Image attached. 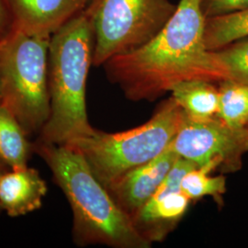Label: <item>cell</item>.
Returning <instances> with one entry per match:
<instances>
[{
    "label": "cell",
    "instance_id": "cell-1",
    "mask_svg": "<svg viewBox=\"0 0 248 248\" xmlns=\"http://www.w3.org/2000/svg\"><path fill=\"white\" fill-rule=\"evenodd\" d=\"M204 27L201 0H180L169 22L150 41L103 64L108 78L133 101L155 100L186 80L228 79L215 51L205 45Z\"/></svg>",
    "mask_w": 248,
    "mask_h": 248
},
{
    "label": "cell",
    "instance_id": "cell-2",
    "mask_svg": "<svg viewBox=\"0 0 248 248\" xmlns=\"http://www.w3.org/2000/svg\"><path fill=\"white\" fill-rule=\"evenodd\" d=\"M32 150L53 174L73 214L72 235L78 247L107 246L114 248H150L132 218L118 205L89 168L79 152L36 139Z\"/></svg>",
    "mask_w": 248,
    "mask_h": 248
},
{
    "label": "cell",
    "instance_id": "cell-3",
    "mask_svg": "<svg viewBox=\"0 0 248 248\" xmlns=\"http://www.w3.org/2000/svg\"><path fill=\"white\" fill-rule=\"evenodd\" d=\"M94 45V28L87 9L51 37L48 51L50 115L38 140L63 145L95 131L89 124L86 102Z\"/></svg>",
    "mask_w": 248,
    "mask_h": 248
},
{
    "label": "cell",
    "instance_id": "cell-4",
    "mask_svg": "<svg viewBox=\"0 0 248 248\" xmlns=\"http://www.w3.org/2000/svg\"><path fill=\"white\" fill-rule=\"evenodd\" d=\"M183 115V109L171 97L141 126L113 133L95 129L91 134L63 145L79 152L95 176L107 187L128 171L168 150Z\"/></svg>",
    "mask_w": 248,
    "mask_h": 248
},
{
    "label": "cell",
    "instance_id": "cell-5",
    "mask_svg": "<svg viewBox=\"0 0 248 248\" xmlns=\"http://www.w3.org/2000/svg\"><path fill=\"white\" fill-rule=\"evenodd\" d=\"M51 37L10 30L1 45L2 103L28 136L40 134L50 115L48 51Z\"/></svg>",
    "mask_w": 248,
    "mask_h": 248
},
{
    "label": "cell",
    "instance_id": "cell-6",
    "mask_svg": "<svg viewBox=\"0 0 248 248\" xmlns=\"http://www.w3.org/2000/svg\"><path fill=\"white\" fill-rule=\"evenodd\" d=\"M95 36L93 64L146 44L174 15L169 0H92L86 8Z\"/></svg>",
    "mask_w": 248,
    "mask_h": 248
},
{
    "label": "cell",
    "instance_id": "cell-7",
    "mask_svg": "<svg viewBox=\"0 0 248 248\" xmlns=\"http://www.w3.org/2000/svg\"><path fill=\"white\" fill-rule=\"evenodd\" d=\"M169 149L195 163L198 168L212 166L222 173L235 172L241 169L243 156L248 152V128L233 129L218 116L200 121L184 112Z\"/></svg>",
    "mask_w": 248,
    "mask_h": 248
},
{
    "label": "cell",
    "instance_id": "cell-8",
    "mask_svg": "<svg viewBox=\"0 0 248 248\" xmlns=\"http://www.w3.org/2000/svg\"><path fill=\"white\" fill-rule=\"evenodd\" d=\"M10 30L30 35L52 37L89 6V0H3Z\"/></svg>",
    "mask_w": 248,
    "mask_h": 248
},
{
    "label": "cell",
    "instance_id": "cell-9",
    "mask_svg": "<svg viewBox=\"0 0 248 248\" xmlns=\"http://www.w3.org/2000/svg\"><path fill=\"white\" fill-rule=\"evenodd\" d=\"M178 157L169 148L156 158L128 171L106 188L133 220L157 191Z\"/></svg>",
    "mask_w": 248,
    "mask_h": 248
},
{
    "label": "cell",
    "instance_id": "cell-10",
    "mask_svg": "<svg viewBox=\"0 0 248 248\" xmlns=\"http://www.w3.org/2000/svg\"><path fill=\"white\" fill-rule=\"evenodd\" d=\"M47 189L37 169H9L0 176V209L9 217L32 213L42 207Z\"/></svg>",
    "mask_w": 248,
    "mask_h": 248
},
{
    "label": "cell",
    "instance_id": "cell-11",
    "mask_svg": "<svg viewBox=\"0 0 248 248\" xmlns=\"http://www.w3.org/2000/svg\"><path fill=\"white\" fill-rule=\"evenodd\" d=\"M190 202L181 190L155 193L133 217V224L152 244L161 242L184 217Z\"/></svg>",
    "mask_w": 248,
    "mask_h": 248
},
{
    "label": "cell",
    "instance_id": "cell-12",
    "mask_svg": "<svg viewBox=\"0 0 248 248\" xmlns=\"http://www.w3.org/2000/svg\"><path fill=\"white\" fill-rule=\"evenodd\" d=\"M170 92L171 97L191 119L202 121L218 114L219 89L214 86L213 82L186 80L174 86Z\"/></svg>",
    "mask_w": 248,
    "mask_h": 248
},
{
    "label": "cell",
    "instance_id": "cell-13",
    "mask_svg": "<svg viewBox=\"0 0 248 248\" xmlns=\"http://www.w3.org/2000/svg\"><path fill=\"white\" fill-rule=\"evenodd\" d=\"M9 108L0 100V159L9 169L28 166L32 150V142Z\"/></svg>",
    "mask_w": 248,
    "mask_h": 248
},
{
    "label": "cell",
    "instance_id": "cell-14",
    "mask_svg": "<svg viewBox=\"0 0 248 248\" xmlns=\"http://www.w3.org/2000/svg\"><path fill=\"white\" fill-rule=\"evenodd\" d=\"M246 38H248V8L205 18L204 42L210 51L219 50Z\"/></svg>",
    "mask_w": 248,
    "mask_h": 248
},
{
    "label": "cell",
    "instance_id": "cell-15",
    "mask_svg": "<svg viewBox=\"0 0 248 248\" xmlns=\"http://www.w3.org/2000/svg\"><path fill=\"white\" fill-rule=\"evenodd\" d=\"M217 116L233 129L248 127V85L232 79L219 82Z\"/></svg>",
    "mask_w": 248,
    "mask_h": 248
},
{
    "label": "cell",
    "instance_id": "cell-16",
    "mask_svg": "<svg viewBox=\"0 0 248 248\" xmlns=\"http://www.w3.org/2000/svg\"><path fill=\"white\" fill-rule=\"evenodd\" d=\"M215 170L212 166H204L188 171L182 178L181 191L190 200L197 201L211 196L221 202L226 191V180L222 175L213 177L210 174Z\"/></svg>",
    "mask_w": 248,
    "mask_h": 248
},
{
    "label": "cell",
    "instance_id": "cell-17",
    "mask_svg": "<svg viewBox=\"0 0 248 248\" xmlns=\"http://www.w3.org/2000/svg\"><path fill=\"white\" fill-rule=\"evenodd\" d=\"M215 53L228 74V79L248 85V38L234 42Z\"/></svg>",
    "mask_w": 248,
    "mask_h": 248
},
{
    "label": "cell",
    "instance_id": "cell-18",
    "mask_svg": "<svg viewBox=\"0 0 248 248\" xmlns=\"http://www.w3.org/2000/svg\"><path fill=\"white\" fill-rule=\"evenodd\" d=\"M205 18L229 14L248 9V0H201Z\"/></svg>",
    "mask_w": 248,
    "mask_h": 248
},
{
    "label": "cell",
    "instance_id": "cell-19",
    "mask_svg": "<svg viewBox=\"0 0 248 248\" xmlns=\"http://www.w3.org/2000/svg\"><path fill=\"white\" fill-rule=\"evenodd\" d=\"M10 21L5 8L4 1L0 0V42L3 41L10 31Z\"/></svg>",
    "mask_w": 248,
    "mask_h": 248
},
{
    "label": "cell",
    "instance_id": "cell-20",
    "mask_svg": "<svg viewBox=\"0 0 248 248\" xmlns=\"http://www.w3.org/2000/svg\"><path fill=\"white\" fill-rule=\"evenodd\" d=\"M9 168L2 161V160L0 159V176L4 173V172H6L7 170H9ZM2 213V210L0 209V213Z\"/></svg>",
    "mask_w": 248,
    "mask_h": 248
},
{
    "label": "cell",
    "instance_id": "cell-21",
    "mask_svg": "<svg viewBox=\"0 0 248 248\" xmlns=\"http://www.w3.org/2000/svg\"><path fill=\"white\" fill-rule=\"evenodd\" d=\"M0 98H1V45H0Z\"/></svg>",
    "mask_w": 248,
    "mask_h": 248
},
{
    "label": "cell",
    "instance_id": "cell-22",
    "mask_svg": "<svg viewBox=\"0 0 248 248\" xmlns=\"http://www.w3.org/2000/svg\"><path fill=\"white\" fill-rule=\"evenodd\" d=\"M89 3H90V2H91V1H92V0H89Z\"/></svg>",
    "mask_w": 248,
    "mask_h": 248
},
{
    "label": "cell",
    "instance_id": "cell-23",
    "mask_svg": "<svg viewBox=\"0 0 248 248\" xmlns=\"http://www.w3.org/2000/svg\"></svg>",
    "mask_w": 248,
    "mask_h": 248
}]
</instances>
